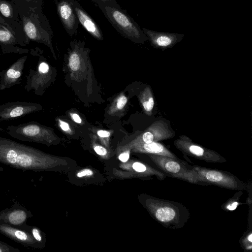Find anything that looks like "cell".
Wrapping results in <instances>:
<instances>
[{"label": "cell", "instance_id": "obj_1", "mask_svg": "<svg viewBox=\"0 0 252 252\" xmlns=\"http://www.w3.org/2000/svg\"><path fill=\"white\" fill-rule=\"evenodd\" d=\"M0 162L23 171H57L68 164L66 158L0 136Z\"/></svg>", "mask_w": 252, "mask_h": 252}, {"label": "cell", "instance_id": "obj_2", "mask_svg": "<svg viewBox=\"0 0 252 252\" xmlns=\"http://www.w3.org/2000/svg\"><path fill=\"white\" fill-rule=\"evenodd\" d=\"M141 201L152 217L167 228H182L190 218L189 210L179 202L148 195H142Z\"/></svg>", "mask_w": 252, "mask_h": 252}, {"label": "cell", "instance_id": "obj_3", "mask_svg": "<svg viewBox=\"0 0 252 252\" xmlns=\"http://www.w3.org/2000/svg\"><path fill=\"white\" fill-rule=\"evenodd\" d=\"M98 6L111 25L123 36L139 43L148 40L142 28L120 5H99Z\"/></svg>", "mask_w": 252, "mask_h": 252}, {"label": "cell", "instance_id": "obj_4", "mask_svg": "<svg viewBox=\"0 0 252 252\" xmlns=\"http://www.w3.org/2000/svg\"><path fill=\"white\" fill-rule=\"evenodd\" d=\"M153 162L166 176L194 184H206L194 169L179 158L158 155L148 154Z\"/></svg>", "mask_w": 252, "mask_h": 252}, {"label": "cell", "instance_id": "obj_5", "mask_svg": "<svg viewBox=\"0 0 252 252\" xmlns=\"http://www.w3.org/2000/svg\"><path fill=\"white\" fill-rule=\"evenodd\" d=\"M6 130L9 136L23 142H35L49 146L55 140L49 129L34 121L8 126Z\"/></svg>", "mask_w": 252, "mask_h": 252}, {"label": "cell", "instance_id": "obj_6", "mask_svg": "<svg viewBox=\"0 0 252 252\" xmlns=\"http://www.w3.org/2000/svg\"><path fill=\"white\" fill-rule=\"evenodd\" d=\"M193 167L206 184L233 190H243L246 188L243 182L229 172L199 166H193Z\"/></svg>", "mask_w": 252, "mask_h": 252}, {"label": "cell", "instance_id": "obj_7", "mask_svg": "<svg viewBox=\"0 0 252 252\" xmlns=\"http://www.w3.org/2000/svg\"><path fill=\"white\" fill-rule=\"evenodd\" d=\"M174 145L184 155L211 163H224L226 159L217 152L199 145L186 135H181Z\"/></svg>", "mask_w": 252, "mask_h": 252}, {"label": "cell", "instance_id": "obj_8", "mask_svg": "<svg viewBox=\"0 0 252 252\" xmlns=\"http://www.w3.org/2000/svg\"><path fill=\"white\" fill-rule=\"evenodd\" d=\"M119 166L122 169L113 170V174L120 178L137 177L149 180L156 177L160 181L166 178V175L163 172L140 161L122 162Z\"/></svg>", "mask_w": 252, "mask_h": 252}, {"label": "cell", "instance_id": "obj_9", "mask_svg": "<svg viewBox=\"0 0 252 252\" xmlns=\"http://www.w3.org/2000/svg\"><path fill=\"white\" fill-rule=\"evenodd\" d=\"M175 133L169 125L163 120L155 122L138 138L130 144L129 146L122 149V151L130 150L133 146L140 143H148L152 142H158L170 139L174 136Z\"/></svg>", "mask_w": 252, "mask_h": 252}, {"label": "cell", "instance_id": "obj_10", "mask_svg": "<svg viewBox=\"0 0 252 252\" xmlns=\"http://www.w3.org/2000/svg\"><path fill=\"white\" fill-rule=\"evenodd\" d=\"M41 108L40 104L16 101L0 104V122L33 113Z\"/></svg>", "mask_w": 252, "mask_h": 252}, {"label": "cell", "instance_id": "obj_11", "mask_svg": "<svg viewBox=\"0 0 252 252\" xmlns=\"http://www.w3.org/2000/svg\"><path fill=\"white\" fill-rule=\"evenodd\" d=\"M27 58V55L19 58L9 67L0 72V91L21 84V77Z\"/></svg>", "mask_w": 252, "mask_h": 252}, {"label": "cell", "instance_id": "obj_12", "mask_svg": "<svg viewBox=\"0 0 252 252\" xmlns=\"http://www.w3.org/2000/svg\"><path fill=\"white\" fill-rule=\"evenodd\" d=\"M0 233L26 247L32 249L42 248L34 239L29 231L22 228L14 226L8 223L0 222Z\"/></svg>", "mask_w": 252, "mask_h": 252}, {"label": "cell", "instance_id": "obj_13", "mask_svg": "<svg viewBox=\"0 0 252 252\" xmlns=\"http://www.w3.org/2000/svg\"><path fill=\"white\" fill-rule=\"evenodd\" d=\"M32 216V212L25 207L14 204L10 208L0 211V222L8 223L25 230L28 225V219Z\"/></svg>", "mask_w": 252, "mask_h": 252}, {"label": "cell", "instance_id": "obj_14", "mask_svg": "<svg viewBox=\"0 0 252 252\" xmlns=\"http://www.w3.org/2000/svg\"><path fill=\"white\" fill-rule=\"evenodd\" d=\"M142 29L151 45L162 50L172 48L180 42L185 36L184 34L157 32L145 28H142Z\"/></svg>", "mask_w": 252, "mask_h": 252}, {"label": "cell", "instance_id": "obj_15", "mask_svg": "<svg viewBox=\"0 0 252 252\" xmlns=\"http://www.w3.org/2000/svg\"><path fill=\"white\" fill-rule=\"evenodd\" d=\"M57 10L66 32L71 36L77 32L79 24L77 15L69 0H59Z\"/></svg>", "mask_w": 252, "mask_h": 252}, {"label": "cell", "instance_id": "obj_16", "mask_svg": "<svg viewBox=\"0 0 252 252\" xmlns=\"http://www.w3.org/2000/svg\"><path fill=\"white\" fill-rule=\"evenodd\" d=\"M49 71L50 67L45 62H40L36 69H30L28 75L26 76V83L24 86L25 90L28 92L34 91L35 94L40 95L41 89L44 83V76Z\"/></svg>", "mask_w": 252, "mask_h": 252}, {"label": "cell", "instance_id": "obj_17", "mask_svg": "<svg viewBox=\"0 0 252 252\" xmlns=\"http://www.w3.org/2000/svg\"><path fill=\"white\" fill-rule=\"evenodd\" d=\"M80 23L83 28L93 37L98 40L103 39L101 29L94 19L83 8L77 0H69Z\"/></svg>", "mask_w": 252, "mask_h": 252}, {"label": "cell", "instance_id": "obj_18", "mask_svg": "<svg viewBox=\"0 0 252 252\" xmlns=\"http://www.w3.org/2000/svg\"><path fill=\"white\" fill-rule=\"evenodd\" d=\"M130 150L136 153L162 155L178 158L164 145L158 142L138 144L132 147Z\"/></svg>", "mask_w": 252, "mask_h": 252}, {"label": "cell", "instance_id": "obj_19", "mask_svg": "<svg viewBox=\"0 0 252 252\" xmlns=\"http://www.w3.org/2000/svg\"><path fill=\"white\" fill-rule=\"evenodd\" d=\"M24 30L29 39L50 44L49 33L40 32L36 26L28 18H24Z\"/></svg>", "mask_w": 252, "mask_h": 252}, {"label": "cell", "instance_id": "obj_20", "mask_svg": "<svg viewBox=\"0 0 252 252\" xmlns=\"http://www.w3.org/2000/svg\"><path fill=\"white\" fill-rule=\"evenodd\" d=\"M143 107L147 114L151 115L154 106L155 101L152 93L149 88H147L141 95Z\"/></svg>", "mask_w": 252, "mask_h": 252}, {"label": "cell", "instance_id": "obj_21", "mask_svg": "<svg viewBox=\"0 0 252 252\" xmlns=\"http://www.w3.org/2000/svg\"><path fill=\"white\" fill-rule=\"evenodd\" d=\"M26 230L29 231L34 239L42 247L45 243L43 232L37 226L27 225Z\"/></svg>", "mask_w": 252, "mask_h": 252}, {"label": "cell", "instance_id": "obj_22", "mask_svg": "<svg viewBox=\"0 0 252 252\" xmlns=\"http://www.w3.org/2000/svg\"><path fill=\"white\" fill-rule=\"evenodd\" d=\"M15 42L13 35L6 28L0 29V42L5 45L12 44Z\"/></svg>", "mask_w": 252, "mask_h": 252}, {"label": "cell", "instance_id": "obj_23", "mask_svg": "<svg viewBox=\"0 0 252 252\" xmlns=\"http://www.w3.org/2000/svg\"><path fill=\"white\" fill-rule=\"evenodd\" d=\"M80 64V59L77 51H74L70 55L69 58V65L73 71L78 70Z\"/></svg>", "mask_w": 252, "mask_h": 252}, {"label": "cell", "instance_id": "obj_24", "mask_svg": "<svg viewBox=\"0 0 252 252\" xmlns=\"http://www.w3.org/2000/svg\"><path fill=\"white\" fill-rule=\"evenodd\" d=\"M0 12L6 18H11L13 15L12 8L11 5L4 1H0Z\"/></svg>", "mask_w": 252, "mask_h": 252}, {"label": "cell", "instance_id": "obj_25", "mask_svg": "<svg viewBox=\"0 0 252 252\" xmlns=\"http://www.w3.org/2000/svg\"><path fill=\"white\" fill-rule=\"evenodd\" d=\"M21 251L0 240V252H20Z\"/></svg>", "mask_w": 252, "mask_h": 252}, {"label": "cell", "instance_id": "obj_26", "mask_svg": "<svg viewBox=\"0 0 252 252\" xmlns=\"http://www.w3.org/2000/svg\"><path fill=\"white\" fill-rule=\"evenodd\" d=\"M94 150L96 154L104 158H109L107 150L106 148L101 146L94 145Z\"/></svg>", "mask_w": 252, "mask_h": 252}, {"label": "cell", "instance_id": "obj_27", "mask_svg": "<svg viewBox=\"0 0 252 252\" xmlns=\"http://www.w3.org/2000/svg\"><path fill=\"white\" fill-rule=\"evenodd\" d=\"M94 175V171L91 168H86L79 171L76 173V176L79 178L90 177Z\"/></svg>", "mask_w": 252, "mask_h": 252}, {"label": "cell", "instance_id": "obj_28", "mask_svg": "<svg viewBox=\"0 0 252 252\" xmlns=\"http://www.w3.org/2000/svg\"><path fill=\"white\" fill-rule=\"evenodd\" d=\"M95 2L97 5H107L110 6H118L119 4L118 3L116 0H91Z\"/></svg>", "mask_w": 252, "mask_h": 252}, {"label": "cell", "instance_id": "obj_29", "mask_svg": "<svg viewBox=\"0 0 252 252\" xmlns=\"http://www.w3.org/2000/svg\"><path fill=\"white\" fill-rule=\"evenodd\" d=\"M130 151V150H124L119 154L118 158L122 162H126L128 160Z\"/></svg>", "mask_w": 252, "mask_h": 252}, {"label": "cell", "instance_id": "obj_30", "mask_svg": "<svg viewBox=\"0 0 252 252\" xmlns=\"http://www.w3.org/2000/svg\"><path fill=\"white\" fill-rule=\"evenodd\" d=\"M127 102V98L125 96H121L117 101V106L118 109H122Z\"/></svg>", "mask_w": 252, "mask_h": 252}, {"label": "cell", "instance_id": "obj_31", "mask_svg": "<svg viewBox=\"0 0 252 252\" xmlns=\"http://www.w3.org/2000/svg\"><path fill=\"white\" fill-rule=\"evenodd\" d=\"M97 133L99 137L102 138L108 137L110 134L109 131L102 130H98Z\"/></svg>", "mask_w": 252, "mask_h": 252}, {"label": "cell", "instance_id": "obj_32", "mask_svg": "<svg viewBox=\"0 0 252 252\" xmlns=\"http://www.w3.org/2000/svg\"><path fill=\"white\" fill-rule=\"evenodd\" d=\"M59 123L60 127L63 130L67 131L69 129V127L67 123L61 120H59Z\"/></svg>", "mask_w": 252, "mask_h": 252}, {"label": "cell", "instance_id": "obj_33", "mask_svg": "<svg viewBox=\"0 0 252 252\" xmlns=\"http://www.w3.org/2000/svg\"><path fill=\"white\" fill-rule=\"evenodd\" d=\"M72 118L77 123L80 124L81 123L82 120L78 115L77 114H71Z\"/></svg>", "mask_w": 252, "mask_h": 252}, {"label": "cell", "instance_id": "obj_34", "mask_svg": "<svg viewBox=\"0 0 252 252\" xmlns=\"http://www.w3.org/2000/svg\"><path fill=\"white\" fill-rule=\"evenodd\" d=\"M0 23L2 24H5V21L0 16Z\"/></svg>", "mask_w": 252, "mask_h": 252}]
</instances>
